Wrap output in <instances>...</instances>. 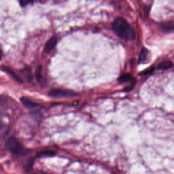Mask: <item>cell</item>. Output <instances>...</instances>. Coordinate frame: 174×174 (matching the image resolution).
<instances>
[{
	"label": "cell",
	"instance_id": "6da1fadb",
	"mask_svg": "<svg viewBox=\"0 0 174 174\" xmlns=\"http://www.w3.org/2000/svg\"><path fill=\"white\" fill-rule=\"evenodd\" d=\"M112 29L114 33L125 41H131L135 39V33L133 27L125 19L117 17L112 23Z\"/></svg>",
	"mask_w": 174,
	"mask_h": 174
},
{
	"label": "cell",
	"instance_id": "7a4b0ae2",
	"mask_svg": "<svg viewBox=\"0 0 174 174\" xmlns=\"http://www.w3.org/2000/svg\"><path fill=\"white\" fill-rule=\"evenodd\" d=\"M5 146L11 153L15 155H25L28 152V150L25 148L24 146L14 137H11L8 139Z\"/></svg>",
	"mask_w": 174,
	"mask_h": 174
},
{
	"label": "cell",
	"instance_id": "3957f363",
	"mask_svg": "<svg viewBox=\"0 0 174 174\" xmlns=\"http://www.w3.org/2000/svg\"><path fill=\"white\" fill-rule=\"evenodd\" d=\"M48 95L50 97L54 98H61V97H71L76 95V93L71 91L65 89H51L48 92Z\"/></svg>",
	"mask_w": 174,
	"mask_h": 174
},
{
	"label": "cell",
	"instance_id": "277c9868",
	"mask_svg": "<svg viewBox=\"0 0 174 174\" xmlns=\"http://www.w3.org/2000/svg\"><path fill=\"white\" fill-rule=\"evenodd\" d=\"M57 38L56 37H52L51 38L49 39L47 42L46 43L44 46V53H49L53 50L55 46L57 45Z\"/></svg>",
	"mask_w": 174,
	"mask_h": 174
},
{
	"label": "cell",
	"instance_id": "5b68a950",
	"mask_svg": "<svg viewBox=\"0 0 174 174\" xmlns=\"http://www.w3.org/2000/svg\"><path fill=\"white\" fill-rule=\"evenodd\" d=\"M21 101L23 103V105L28 109H34L40 106L39 104L33 102V101H31L30 99L26 97H21Z\"/></svg>",
	"mask_w": 174,
	"mask_h": 174
},
{
	"label": "cell",
	"instance_id": "8992f818",
	"mask_svg": "<svg viewBox=\"0 0 174 174\" xmlns=\"http://www.w3.org/2000/svg\"><path fill=\"white\" fill-rule=\"evenodd\" d=\"M10 131V127L8 124L0 122V140L4 139Z\"/></svg>",
	"mask_w": 174,
	"mask_h": 174
},
{
	"label": "cell",
	"instance_id": "52a82bcc",
	"mask_svg": "<svg viewBox=\"0 0 174 174\" xmlns=\"http://www.w3.org/2000/svg\"><path fill=\"white\" fill-rule=\"evenodd\" d=\"M149 58V51L146 48H143L140 53V58H139V63H144L148 61Z\"/></svg>",
	"mask_w": 174,
	"mask_h": 174
},
{
	"label": "cell",
	"instance_id": "ba28073f",
	"mask_svg": "<svg viewBox=\"0 0 174 174\" xmlns=\"http://www.w3.org/2000/svg\"><path fill=\"white\" fill-rule=\"evenodd\" d=\"M172 65L173 63L169 60L163 61H162L161 63H159L157 68L158 69H161V70H166V69L172 68Z\"/></svg>",
	"mask_w": 174,
	"mask_h": 174
},
{
	"label": "cell",
	"instance_id": "9c48e42d",
	"mask_svg": "<svg viewBox=\"0 0 174 174\" xmlns=\"http://www.w3.org/2000/svg\"><path fill=\"white\" fill-rule=\"evenodd\" d=\"M2 69H3V70L5 71V72H6V73H8V74L10 75V76L12 77L14 80L17 81V82H23V80H21V78L17 76V75L15 73H14V72L12 70H11L10 68H7V67H3Z\"/></svg>",
	"mask_w": 174,
	"mask_h": 174
},
{
	"label": "cell",
	"instance_id": "30bf717a",
	"mask_svg": "<svg viewBox=\"0 0 174 174\" xmlns=\"http://www.w3.org/2000/svg\"><path fill=\"white\" fill-rule=\"evenodd\" d=\"M42 67L41 65H39L37 67L36 70V77L38 82H40V81H41V80L42 79Z\"/></svg>",
	"mask_w": 174,
	"mask_h": 174
},
{
	"label": "cell",
	"instance_id": "8fae6325",
	"mask_svg": "<svg viewBox=\"0 0 174 174\" xmlns=\"http://www.w3.org/2000/svg\"><path fill=\"white\" fill-rule=\"evenodd\" d=\"M131 79V76L129 74H125L122 75V76L118 78V82L120 83H124L126 82H129V81Z\"/></svg>",
	"mask_w": 174,
	"mask_h": 174
},
{
	"label": "cell",
	"instance_id": "7c38bea8",
	"mask_svg": "<svg viewBox=\"0 0 174 174\" xmlns=\"http://www.w3.org/2000/svg\"><path fill=\"white\" fill-rule=\"evenodd\" d=\"M7 99L4 96H0V106H4L6 103Z\"/></svg>",
	"mask_w": 174,
	"mask_h": 174
},
{
	"label": "cell",
	"instance_id": "4fadbf2b",
	"mask_svg": "<svg viewBox=\"0 0 174 174\" xmlns=\"http://www.w3.org/2000/svg\"><path fill=\"white\" fill-rule=\"evenodd\" d=\"M164 29H165V31H170L171 30H174V25H169V26H167V25H165V27H164Z\"/></svg>",
	"mask_w": 174,
	"mask_h": 174
},
{
	"label": "cell",
	"instance_id": "5bb4252c",
	"mask_svg": "<svg viewBox=\"0 0 174 174\" xmlns=\"http://www.w3.org/2000/svg\"><path fill=\"white\" fill-rule=\"evenodd\" d=\"M30 2H25V1H22V2H20V4L22 7H25L28 4H30Z\"/></svg>",
	"mask_w": 174,
	"mask_h": 174
}]
</instances>
